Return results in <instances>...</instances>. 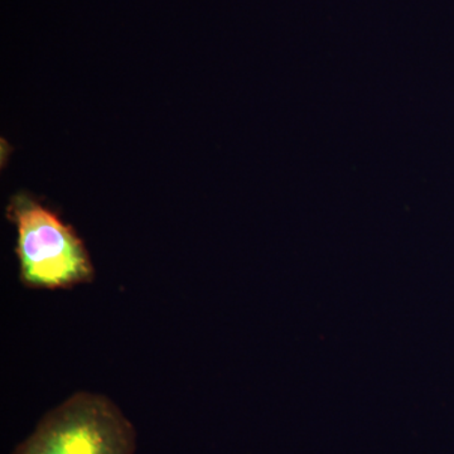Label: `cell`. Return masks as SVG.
<instances>
[{
    "label": "cell",
    "instance_id": "7a4b0ae2",
    "mask_svg": "<svg viewBox=\"0 0 454 454\" xmlns=\"http://www.w3.org/2000/svg\"><path fill=\"white\" fill-rule=\"evenodd\" d=\"M137 439L112 399L79 391L44 414L12 454H137Z\"/></svg>",
    "mask_w": 454,
    "mask_h": 454
},
{
    "label": "cell",
    "instance_id": "6da1fadb",
    "mask_svg": "<svg viewBox=\"0 0 454 454\" xmlns=\"http://www.w3.org/2000/svg\"><path fill=\"white\" fill-rule=\"evenodd\" d=\"M7 217L17 229L20 282L33 289H70L91 283L85 244L59 215L27 192L12 197Z\"/></svg>",
    "mask_w": 454,
    "mask_h": 454
}]
</instances>
